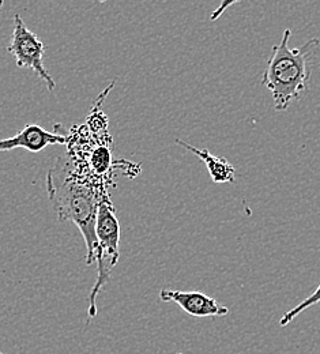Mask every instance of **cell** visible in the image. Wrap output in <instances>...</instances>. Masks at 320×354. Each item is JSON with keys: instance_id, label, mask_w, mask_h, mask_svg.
Returning <instances> with one entry per match:
<instances>
[{"instance_id": "cell-4", "label": "cell", "mask_w": 320, "mask_h": 354, "mask_svg": "<svg viewBox=\"0 0 320 354\" xmlns=\"http://www.w3.org/2000/svg\"><path fill=\"white\" fill-rule=\"evenodd\" d=\"M12 28V36L7 49L15 57L17 66L19 68H32L44 81L48 90L55 91L56 82L44 67L46 46L43 41L26 26L19 14L14 15Z\"/></svg>"}, {"instance_id": "cell-7", "label": "cell", "mask_w": 320, "mask_h": 354, "mask_svg": "<svg viewBox=\"0 0 320 354\" xmlns=\"http://www.w3.org/2000/svg\"><path fill=\"white\" fill-rule=\"evenodd\" d=\"M175 142L179 146L187 149L188 151H191L192 154H195L196 157H199V160L206 165L207 172H209L213 183L224 184V183H233L234 181L236 169L227 158L217 157V156L211 154L207 149H198V147L184 142L183 139H179V138H176Z\"/></svg>"}, {"instance_id": "cell-9", "label": "cell", "mask_w": 320, "mask_h": 354, "mask_svg": "<svg viewBox=\"0 0 320 354\" xmlns=\"http://www.w3.org/2000/svg\"><path fill=\"white\" fill-rule=\"evenodd\" d=\"M240 0H223L221 1V4L211 12V15H210V19L211 21H217V19H220L225 12H227V10L230 8L232 6H234L236 3H238Z\"/></svg>"}, {"instance_id": "cell-1", "label": "cell", "mask_w": 320, "mask_h": 354, "mask_svg": "<svg viewBox=\"0 0 320 354\" xmlns=\"http://www.w3.org/2000/svg\"><path fill=\"white\" fill-rule=\"evenodd\" d=\"M46 189L59 221L73 222L81 230L88 251L86 265H93L97 245V212L102 195L109 192L106 184L89 180L73 162L60 157L48 174Z\"/></svg>"}, {"instance_id": "cell-5", "label": "cell", "mask_w": 320, "mask_h": 354, "mask_svg": "<svg viewBox=\"0 0 320 354\" xmlns=\"http://www.w3.org/2000/svg\"><path fill=\"white\" fill-rule=\"evenodd\" d=\"M158 296L162 303L178 304L185 313L194 317H223L229 313L228 307L221 306L217 300L200 292L162 289Z\"/></svg>"}, {"instance_id": "cell-8", "label": "cell", "mask_w": 320, "mask_h": 354, "mask_svg": "<svg viewBox=\"0 0 320 354\" xmlns=\"http://www.w3.org/2000/svg\"><path fill=\"white\" fill-rule=\"evenodd\" d=\"M317 304H320V283L319 286H318V289H317L310 297H307L305 300H303V301H301L299 306H296L294 308L286 310V312L283 313V316L281 317L279 324H281L282 327L288 326V324L292 323L300 313H303L304 310H310L311 307H314V306H317Z\"/></svg>"}, {"instance_id": "cell-13", "label": "cell", "mask_w": 320, "mask_h": 354, "mask_svg": "<svg viewBox=\"0 0 320 354\" xmlns=\"http://www.w3.org/2000/svg\"><path fill=\"white\" fill-rule=\"evenodd\" d=\"M0 354H4V353H1V352H0Z\"/></svg>"}, {"instance_id": "cell-3", "label": "cell", "mask_w": 320, "mask_h": 354, "mask_svg": "<svg viewBox=\"0 0 320 354\" xmlns=\"http://www.w3.org/2000/svg\"><path fill=\"white\" fill-rule=\"evenodd\" d=\"M97 245L94 262H97V279L89 295L88 316L89 320L97 316V297L101 289L109 282L113 268L119 263L120 252V222L117 220L116 210L111 201V194L102 195L95 221Z\"/></svg>"}, {"instance_id": "cell-12", "label": "cell", "mask_w": 320, "mask_h": 354, "mask_svg": "<svg viewBox=\"0 0 320 354\" xmlns=\"http://www.w3.org/2000/svg\"><path fill=\"white\" fill-rule=\"evenodd\" d=\"M176 354H183V353H176Z\"/></svg>"}, {"instance_id": "cell-10", "label": "cell", "mask_w": 320, "mask_h": 354, "mask_svg": "<svg viewBox=\"0 0 320 354\" xmlns=\"http://www.w3.org/2000/svg\"><path fill=\"white\" fill-rule=\"evenodd\" d=\"M3 3H4V0H0V10H1V7H3Z\"/></svg>"}, {"instance_id": "cell-11", "label": "cell", "mask_w": 320, "mask_h": 354, "mask_svg": "<svg viewBox=\"0 0 320 354\" xmlns=\"http://www.w3.org/2000/svg\"><path fill=\"white\" fill-rule=\"evenodd\" d=\"M98 1H101V3H104V1H106V0H98Z\"/></svg>"}, {"instance_id": "cell-6", "label": "cell", "mask_w": 320, "mask_h": 354, "mask_svg": "<svg viewBox=\"0 0 320 354\" xmlns=\"http://www.w3.org/2000/svg\"><path fill=\"white\" fill-rule=\"evenodd\" d=\"M67 142H68V138L66 135L49 133L39 124H26L14 136L0 140V151L25 149L32 153H40L48 146L64 145Z\"/></svg>"}, {"instance_id": "cell-2", "label": "cell", "mask_w": 320, "mask_h": 354, "mask_svg": "<svg viewBox=\"0 0 320 354\" xmlns=\"http://www.w3.org/2000/svg\"><path fill=\"white\" fill-rule=\"evenodd\" d=\"M290 29L273 46L262 75V85L272 93L276 111H286L307 91L314 67L320 66V40L310 39L299 48H289Z\"/></svg>"}]
</instances>
